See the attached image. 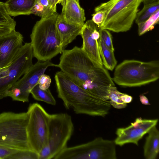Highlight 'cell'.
Returning a JSON list of instances; mask_svg holds the SVG:
<instances>
[{
    "instance_id": "obj_15",
    "label": "cell",
    "mask_w": 159,
    "mask_h": 159,
    "mask_svg": "<svg viewBox=\"0 0 159 159\" xmlns=\"http://www.w3.org/2000/svg\"><path fill=\"white\" fill-rule=\"evenodd\" d=\"M83 25L68 22L64 20L61 14H59L56 26L63 49L78 35H80Z\"/></svg>"
},
{
    "instance_id": "obj_4",
    "label": "cell",
    "mask_w": 159,
    "mask_h": 159,
    "mask_svg": "<svg viewBox=\"0 0 159 159\" xmlns=\"http://www.w3.org/2000/svg\"><path fill=\"white\" fill-rule=\"evenodd\" d=\"M143 0H109L95 7V12H105L104 19L100 28L116 33L129 30L138 12Z\"/></svg>"
},
{
    "instance_id": "obj_3",
    "label": "cell",
    "mask_w": 159,
    "mask_h": 159,
    "mask_svg": "<svg viewBox=\"0 0 159 159\" xmlns=\"http://www.w3.org/2000/svg\"><path fill=\"white\" fill-rule=\"evenodd\" d=\"M59 14L41 18L37 21L30 34L33 56L38 61L50 60L64 50L61 46L60 36L56 23Z\"/></svg>"
},
{
    "instance_id": "obj_2",
    "label": "cell",
    "mask_w": 159,
    "mask_h": 159,
    "mask_svg": "<svg viewBox=\"0 0 159 159\" xmlns=\"http://www.w3.org/2000/svg\"><path fill=\"white\" fill-rule=\"evenodd\" d=\"M58 97L65 107L77 114L104 117L109 112V100L98 97L80 86L61 71L54 77Z\"/></svg>"
},
{
    "instance_id": "obj_32",
    "label": "cell",
    "mask_w": 159,
    "mask_h": 159,
    "mask_svg": "<svg viewBox=\"0 0 159 159\" xmlns=\"http://www.w3.org/2000/svg\"><path fill=\"white\" fill-rule=\"evenodd\" d=\"M10 64L6 67L0 68V78L4 76L7 73L9 70Z\"/></svg>"
},
{
    "instance_id": "obj_12",
    "label": "cell",
    "mask_w": 159,
    "mask_h": 159,
    "mask_svg": "<svg viewBox=\"0 0 159 159\" xmlns=\"http://www.w3.org/2000/svg\"><path fill=\"white\" fill-rule=\"evenodd\" d=\"M158 119H143L138 117L128 126L118 128L116 137L114 140L116 145L122 146L128 143L138 146L139 141L153 126H156Z\"/></svg>"
},
{
    "instance_id": "obj_14",
    "label": "cell",
    "mask_w": 159,
    "mask_h": 159,
    "mask_svg": "<svg viewBox=\"0 0 159 159\" xmlns=\"http://www.w3.org/2000/svg\"><path fill=\"white\" fill-rule=\"evenodd\" d=\"M23 37L14 30L7 35L0 36V68L8 65L23 45Z\"/></svg>"
},
{
    "instance_id": "obj_35",
    "label": "cell",
    "mask_w": 159,
    "mask_h": 159,
    "mask_svg": "<svg viewBox=\"0 0 159 159\" xmlns=\"http://www.w3.org/2000/svg\"><path fill=\"white\" fill-rule=\"evenodd\" d=\"M158 0H143L142 2L144 5L148 4Z\"/></svg>"
},
{
    "instance_id": "obj_6",
    "label": "cell",
    "mask_w": 159,
    "mask_h": 159,
    "mask_svg": "<svg viewBox=\"0 0 159 159\" xmlns=\"http://www.w3.org/2000/svg\"><path fill=\"white\" fill-rule=\"evenodd\" d=\"M27 112L0 113V146L18 150L30 149L27 137Z\"/></svg>"
},
{
    "instance_id": "obj_8",
    "label": "cell",
    "mask_w": 159,
    "mask_h": 159,
    "mask_svg": "<svg viewBox=\"0 0 159 159\" xmlns=\"http://www.w3.org/2000/svg\"><path fill=\"white\" fill-rule=\"evenodd\" d=\"M114 140L97 137L87 143L66 148L54 159H116Z\"/></svg>"
},
{
    "instance_id": "obj_27",
    "label": "cell",
    "mask_w": 159,
    "mask_h": 159,
    "mask_svg": "<svg viewBox=\"0 0 159 159\" xmlns=\"http://www.w3.org/2000/svg\"><path fill=\"white\" fill-rule=\"evenodd\" d=\"M100 37L105 45L111 51H114L113 44L112 35L108 30L100 29Z\"/></svg>"
},
{
    "instance_id": "obj_5",
    "label": "cell",
    "mask_w": 159,
    "mask_h": 159,
    "mask_svg": "<svg viewBox=\"0 0 159 159\" xmlns=\"http://www.w3.org/2000/svg\"><path fill=\"white\" fill-rule=\"evenodd\" d=\"M159 78L158 61L126 60L116 66L112 79L119 85L134 87L155 81Z\"/></svg>"
},
{
    "instance_id": "obj_34",
    "label": "cell",
    "mask_w": 159,
    "mask_h": 159,
    "mask_svg": "<svg viewBox=\"0 0 159 159\" xmlns=\"http://www.w3.org/2000/svg\"><path fill=\"white\" fill-rule=\"evenodd\" d=\"M49 3L55 12L56 11L57 5L59 0H48Z\"/></svg>"
},
{
    "instance_id": "obj_33",
    "label": "cell",
    "mask_w": 159,
    "mask_h": 159,
    "mask_svg": "<svg viewBox=\"0 0 159 159\" xmlns=\"http://www.w3.org/2000/svg\"><path fill=\"white\" fill-rule=\"evenodd\" d=\"M139 98L141 103L145 105H150V104L148 99L145 95H140Z\"/></svg>"
},
{
    "instance_id": "obj_21",
    "label": "cell",
    "mask_w": 159,
    "mask_h": 159,
    "mask_svg": "<svg viewBox=\"0 0 159 159\" xmlns=\"http://www.w3.org/2000/svg\"><path fill=\"white\" fill-rule=\"evenodd\" d=\"M55 12L50 5L48 0H37L31 11L34 14L44 18L51 16Z\"/></svg>"
},
{
    "instance_id": "obj_25",
    "label": "cell",
    "mask_w": 159,
    "mask_h": 159,
    "mask_svg": "<svg viewBox=\"0 0 159 159\" xmlns=\"http://www.w3.org/2000/svg\"><path fill=\"white\" fill-rule=\"evenodd\" d=\"M123 93L119 91L115 86L110 87L108 90V95L111 105L118 109L125 108L127 103L124 102L121 99Z\"/></svg>"
},
{
    "instance_id": "obj_7",
    "label": "cell",
    "mask_w": 159,
    "mask_h": 159,
    "mask_svg": "<svg viewBox=\"0 0 159 159\" xmlns=\"http://www.w3.org/2000/svg\"><path fill=\"white\" fill-rule=\"evenodd\" d=\"M74 129L71 117L68 114L50 115L47 144L39 153V159H54L67 147Z\"/></svg>"
},
{
    "instance_id": "obj_30",
    "label": "cell",
    "mask_w": 159,
    "mask_h": 159,
    "mask_svg": "<svg viewBox=\"0 0 159 159\" xmlns=\"http://www.w3.org/2000/svg\"><path fill=\"white\" fill-rule=\"evenodd\" d=\"M17 151L18 150L0 146V159H7L10 155Z\"/></svg>"
},
{
    "instance_id": "obj_31",
    "label": "cell",
    "mask_w": 159,
    "mask_h": 159,
    "mask_svg": "<svg viewBox=\"0 0 159 159\" xmlns=\"http://www.w3.org/2000/svg\"><path fill=\"white\" fill-rule=\"evenodd\" d=\"M121 99L124 102L128 103L131 102L133 99V98L128 94L123 93L121 96Z\"/></svg>"
},
{
    "instance_id": "obj_18",
    "label": "cell",
    "mask_w": 159,
    "mask_h": 159,
    "mask_svg": "<svg viewBox=\"0 0 159 159\" xmlns=\"http://www.w3.org/2000/svg\"><path fill=\"white\" fill-rule=\"evenodd\" d=\"M147 134L143 147L144 156L146 159H155L159 152V132L156 126Z\"/></svg>"
},
{
    "instance_id": "obj_16",
    "label": "cell",
    "mask_w": 159,
    "mask_h": 159,
    "mask_svg": "<svg viewBox=\"0 0 159 159\" xmlns=\"http://www.w3.org/2000/svg\"><path fill=\"white\" fill-rule=\"evenodd\" d=\"M62 7L61 15L70 23L83 25L86 17L84 11L75 0H66Z\"/></svg>"
},
{
    "instance_id": "obj_26",
    "label": "cell",
    "mask_w": 159,
    "mask_h": 159,
    "mask_svg": "<svg viewBox=\"0 0 159 159\" xmlns=\"http://www.w3.org/2000/svg\"><path fill=\"white\" fill-rule=\"evenodd\" d=\"M39 159V155L31 149L18 150L7 159Z\"/></svg>"
},
{
    "instance_id": "obj_17",
    "label": "cell",
    "mask_w": 159,
    "mask_h": 159,
    "mask_svg": "<svg viewBox=\"0 0 159 159\" xmlns=\"http://www.w3.org/2000/svg\"><path fill=\"white\" fill-rule=\"evenodd\" d=\"M37 0H7L5 3L10 16L29 15Z\"/></svg>"
},
{
    "instance_id": "obj_29",
    "label": "cell",
    "mask_w": 159,
    "mask_h": 159,
    "mask_svg": "<svg viewBox=\"0 0 159 159\" xmlns=\"http://www.w3.org/2000/svg\"><path fill=\"white\" fill-rule=\"evenodd\" d=\"M92 20L98 27H100L104 19L105 12L102 10L99 11L92 15Z\"/></svg>"
},
{
    "instance_id": "obj_37",
    "label": "cell",
    "mask_w": 159,
    "mask_h": 159,
    "mask_svg": "<svg viewBox=\"0 0 159 159\" xmlns=\"http://www.w3.org/2000/svg\"><path fill=\"white\" fill-rule=\"evenodd\" d=\"M77 2H79V0H75Z\"/></svg>"
},
{
    "instance_id": "obj_10",
    "label": "cell",
    "mask_w": 159,
    "mask_h": 159,
    "mask_svg": "<svg viewBox=\"0 0 159 159\" xmlns=\"http://www.w3.org/2000/svg\"><path fill=\"white\" fill-rule=\"evenodd\" d=\"M33 56L31 43H25L11 61L7 73L0 78V100L7 97V91L33 65Z\"/></svg>"
},
{
    "instance_id": "obj_36",
    "label": "cell",
    "mask_w": 159,
    "mask_h": 159,
    "mask_svg": "<svg viewBox=\"0 0 159 159\" xmlns=\"http://www.w3.org/2000/svg\"><path fill=\"white\" fill-rule=\"evenodd\" d=\"M66 1V0H59L58 3L61 4L63 6L65 4Z\"/></svg>"
},
{
    "instance_id": "obj_20",
    "label": "cell",
    "mask_w": 159,
    "mask_h": 159,
    "mask_svg": "<svg viewBox=\"0 0 159 159\" xmlns=\"http://www.w3.org/2000/svg\"><path fill=\"white\" fill-rule=\"evenodd\" d=\"M98 43L99 53L103 65L106 69L112 71L117 63L114 52L105 45L100 37L98 40Z\"/></svg>"
},
{
    "instance_id": "obj_13",
    "label": "cell",
    "mask_w": 159,
    "mask_h": 159,
    "mask_svg": "<svg viewBox=\"0 0 159 159\" xmlns=\"http://www.w3.org/2000/svg\"><path fill=\"white\" fill-rule=\"evenodd\" d=\"M100 29L92 20H89L84 24L80 35L83 39L82 50L96 66L101 67L103 65L98 43Z\"/></svg>"
},
{
    "instance_id": "obj_1",
    "label": "cell",
    "mask_w": 159,
    "mask_h": 159,
    "mask_svg": "<svg viewBox=\"0 0 159 159\" xmlns=\"http://www.w3.org/2000/svg\"><path fill=\"white\" fill-rule=\"evenodd\" d=\"M58 65L63 72L84 89L105 100H109L108 90L115 86L108 71L96 66L81 48L64 49Z\"/></svg>"
},
{
    "instance_id": "obj_9",
    "label": "cell",
    "mask_w": 159,
    "mask_h": 159,
    "mask_svg": "<svg viewBox=\"0 0 159 159\" xmlns=\"http://www.w3.org/2000/svg\"><path fill=\"white\" fill-rule=\"evenodd\" d=\"M29 120L27 134L30 149L39 154L48 142L50 115L38 103L30 104L27 111Z\"/></svg>"
},
{
    "instance_id": "obj_24",
    "label": "cell",
    "mask_w": 159,
    "mask_h": 159,
    "mask_svg": "<svg viewBox=\"0 0 159 159\" xmlns=\"http://www.w3.org/2000/svg\"><path fill=\"white\" fill-rule=\"evenodd\" d=\"M159 20V10H158L147 20L138 24L139 35H142L146 32L152 30L155 26L158 24Z\"/></svg>"
},
{
    "instance_id": "obj_22",
    "label": "cell",
    "mask_w": 159,
    "mask_h": 159,
    "mask_svg": "<svg viewBox=\"0 0 159 159\" xmlns=\"http://www.w3.org/2000/svg\"><path fill=\"white\" fill-rule=\"evenodd\" d=\"M30 93L36 100L43 101L52 105L56 104L55 99L49 89H42L39 88L38 84L32 89Z\"/></svg>"
},
{
    "instance_id": "obj_19",
    "label": "cell",
    "mask_w": 159,
    "mask_h": 159,
    "mask_svg": "<svg viewBox=\"0 0 159 159\" xmlns=\"http://www.w3.org/2000/svg\"><path fill=\"white\" fill-rule=\"evenodd\" d=\"M16 23L8 13L4 2L0 1V36L8 35L15 30Z\"/></svg>"
},
{
    "instance_id": "obj_11",
    "label": "cell",
    "mask_w": 159,
    "mask_h": 159,
    "mask_svg": "<svg viewBox=\"0 0 159 159\" xmlns=\"http://www.w3.org/2000/svg\"><path fill=\"white\" fill-rule=\"evenodd\" d=\"M50 66L58 67V65L53 64L50 60L38 61L7 91V96L11 97L14 101L28 102L31 90L38 84L40 76Z\"/></svg>"
},
{
    "instance_id": "obj_28",
    "label": "cell",
    "mask_w": 159,
    "mask_h": 159,
    "mask_svg": "<svg viewBox=\"0 0 159 159\" xmlns=\"http://www.w3.org/2000/svg\"><path fill=\"white\" fill-rule=\"evenodd\" d=\"M51 82V79L49 76L43 74L40 77L38 84L39 88L42 89H48Z\"/></svg>"
},
{
    "instance_id": "obj_23",
    "label": "cell",
    "mask_w": 159,
    "mask_h": 159,
    "mask_svg": "<svg viewBox=\"0 0 159 159\" xmlns=\"http://www.w3.org/2000/svg\"><path fill=\"white\" fill-rule=\"evenodd\" d=\"M158 10H159V0L144 5L143 9L136 14L135 20L136 23L138 25L145 21Z\"/></svg>"
}]
</instances>
